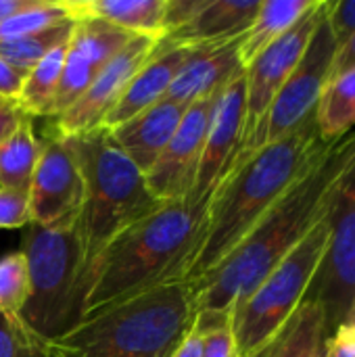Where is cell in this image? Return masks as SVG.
Instances as JSON below:
<instances>
[{
  "instance_id": "6da1fadb",
  "label": "cell",
  "mask_w": 355,
  "mask_h": 357,
  "mask_svg": "<svg viewBox=\"0 0 355 357\" xmlns=\"http://www.w3.org/2000/svg\"><path fill=\"white\" fill-rule=\"evenodd\" d=\"M355 132L333 142L230 255L192 289L197 316L230 314L324 218L333 184L352 161Z\"/></svg>"
},
{
  "instance_id": "7a4b0ae2",
  "label": "cell",
  "mask_w": 355,
  "mask_h": 357,
  "mask_svg": "<svg viewBox=\"0 0 355 357\" xmlns=\"http://www.w3.org/2000/svg\"><path fill=\"white\" fill-rule=\"evenodd\" d=\"M328 146L310 117L289 136L236 159L205 207L182 282L201 284Z\"/></svg>"
},
{
  "instance_id": "3957f363",
  "label": "cell",
  "mask_w": 355,
  "mask_h": 357,
  "mask_svg": "<svg viewBox=\"0 0 355 357\" xmlns=\"http://www.w3.org/2000/svg\"><path fill=\"white\" fill-rule=\"evenodd\" d=\"M201 222L203 215L184 201H172L115 236L82 274L77 322L155 287L182 280Z\"/></svg>"
},
{
  "instance_id": "277c9868",
  "label": "cell",
  "mask_w": 355,
  "mask_h": 357,
  "mask_svg": "<svg viewBox=\"0 0 355 357\" xmlns=\"http://www.w3.org/2000/svg\"><path fill=\"white\" fill-rule=\"evenodd\" d=\"M195 293L174 280L80 320L48 357H172L195 324Z\"/></svg>"
},
{
  "instance_id": "5b68a950",
  "label": "cell",
  "mask_w": 355,
  "mask_h": 357,
  "mask_svg": "<svg viewBox=\"0 0 355 357\" xmlns=\"http://www.w3.org/2000/svg\"><path fill=\"white\" fill-rule=\"evenodd\" d=\"M65 138L84 178L86 192L77 230L88 268L115 236L157 211L163 203L151 192L146 176L126 157L107 128Z\"/></svg>"
},
{
  "instance_id": "8992f818",
  "label": "cell",
  "mask_w": 355,
  "mask_h": 357,
  "mask_svg": "<svg viewBox=\"0 0 355 357\" xmlns=\"http://www.w3.org/2000/svg\"><path fill=\"white\" fill-rule=\"evenodd\" d=\"M29 272L23 324L46 345L77 324L80 282L86 268L77 224L44 228L27 224L19 249Z\"/></svg>"
},
{
  "instance_id": "52a82bcc",
  "label": "cell",
  "mask_w": 355,
  "mask_h": 357,
  "mask_svg": "<svg viewBox=\"0 0 355 357\" xmlns=\"http://www.w3.org/2000/svg\"><path fill=\"white\" fill-rule=\"evenodd\" d=\"M328 247V222L322 218L299 245L230 312L239 357L255 356L305 301L310 284Z\"/></svg>"
},
{
  "instance_id": "ba28073f",
  "label": "cell",
  "mask_w": 355,
  "mask_h": 357,
  "mask_svg": "<svg viewBox=\"0 0 355 357\" xmlns=\"http://www.w3.org/2000/svg\"><path fill=\"white\" fill-rule=\"evenodd\" d=\"M324 218L328 247L305 301L322 310L326 337H331L345 322L355 299V153L328 192Z\"/></svg>"
},
{
  "instance_id": "9c48e42d",
  "label": "cell",
  "mask_w": 355,
  "mask_h": 357,
  "mask_svg": "<svg viewBox=\"0 0 355 357\" xmlns=\"http://www.w3.org/2000/svg\"><path fill=\"white\" fill-rule=\"evenodd\" d=\"M337 50L339 44L328 27L326 13H324L303 59L299 61L291 77L285 82V86L278 90L276 98L272 100L264 119L255 128L253 136L245 142L239 159L289 136L293 130H297L301 123L314 117L320 94L331 77Z\"/></svg>"
},
{
  "instance_id": "30bf717a",
  "label": "cell",
  "mask_w": 355,
  "mask_h": 357,
  "mask_svg": "<svg viewBox=\"0 0 355 357\" xmlns=\"http://www.w3.org/2000/svg\"><path fill=\"white\" fill-rule=\"evenodd\" d=\"M326 0H318L287 33H282L276 42H272L266 50H262L247 67H245V142L253 136L255 128L264 119L278 90L291 77L299 61L303 59L324 13ZM243 151V149H241Z\"/></svg>"
},
{
  "instance_id": "8fae6325",
  "label": "cell",
  "mask_w": 355,
  "mask_h": 357,
  "mask_svg": "<svg viewBox=\"0 0 355 357\" xmlns=\"http://www.w3.org/2000/svg\"><path fill=\"white\" fill-rule=\"evenodd\" d=\"M84 178L69 140L52 134L42 140V155L36 165L27 197L29 224L44 228L75 226L84 205Z\"/></svg>"
},
{
  "instance_id": "7c38bea8",
  "label": "cell",
  "mask_w": 355,
  "mask_h": 357,
  "mask_svg": "<svg viewBox=\"0 0 355 357\" xmlns=\"http://www.w3.org/2000/svg\"><path fill=\"white\" fill-rule=\"evenodd\" d=\"M245 115L247 109H245V69H243L234 79L226 84V88L218 98L205 136L201 161L195 174V182L184 201L199 215L205 213L211 195L228 176V172L234 167L241 155L243 140H245Z\"/></svg>"
},
{
  "instance_id": "4fadbf2b",
  "label": "cell",
  "mask_w": 355,
  "mask_h": 357,
  "mask_svg": "<svg viewBox=\"0 0 355 357\" xmlns=\"http://www.w3.org/2000/svg\"><path fill=\"white\" fill-rule=\"evenodd\" d=\"M159 40L149 36H134L92 79L88 90L56 119V134L80 136L103 128V121L119 102L134 75L149 61Z\"/></svg>"
},
{
  "instance_id": "5bb4252c",
  "label": "cell",
  "mask_w": 355,
  "mask_h": 357,
  "mask_svg": "<svg viewBox=\"0 0 355 357\" xmlns=\"http://www.w3.org/2000/svg\"><path fill=\"white\" fill-rule=\"evenodd\" d=\"M222 90L186 107L169 144L146 174V184L161 203L186 201L201 161L209 121Z\"/></svg>"
},
{
  "instance_id": "9a60e30c",
  "label": "cell",
  "mask_w": 355,
  "mask_h": 357,
  "mask_svg": "<svg viewBox=\"0 0 355 357\" xmlns=\"http://www.w3.org/2000/svg\"><path fill=\"white\" fill-rule=\"evenodd\" d=\"M134 38V33L119 29L103 19L84 17L75 23L67 44L63 75L52 107V117L67 111L92 84L98 71Z\"/></svg>"
},
{
  "instance_id": "2e32d148",
  "label": "cell",
  "mask_w": 355,
  "mask_h": 357,
  "mask_svg": "<svg viewBox=\"0 0 355 357\" xmlns=\"http://www.w3.org/2000/svg\"><path fill=\"white\" fill-rule=\"evenodd\" d=\"M192 50L195 46L169 44L159 40L149 61L140 67V71L134 75L119 102L103 121V128H117L136 117L138 113H142L144 109L153 107L155 102L163 100V96L167 94L169 86L174 84L176 75L180 73Z\"/></svg>"
},
{
  "instance_id": "e0dca14e",
  "label": "cell",
  "mask_w": 355,
  "mask_h": 357,
  "mask_svg": "<svg viewBox=\"0 0 355 357\" xmlns=\"http://www.w3.org/2000/svg\"><path fill=\"white\" fill-rule=\"evenodd\" d=\"M243 36L234 40L197 44L163 98L180 105H190L222 90L243 71L239 56Z\"/></svg>"
},
{
  "instance_id": "ac0fdd59",
  "label": "cell",
  "mask_w": 355,
  "mask_h": 357,
  "mask_svg": "<svg viewBox=\"0 0 355 357\" xmlns=\"http://www.w3.org/2000/svg\"><path fill=\"white\" fill-rule=\"evenodd\" d=\"M186 107L163 98L109 132L126 157L146 176L169 144Z\"/></svg>"
},
{
  "instance_id": "d6986e66",
  "label": "cell",
  "mask_w": 355,
  "mask_h": 357,
  "mask_svg": "<svg viewBox=\"0 0 355 357\" xmlns=\"http://www.w3.org/2000/svg\"><path fill=\"white\" fill-rule=\"evenodd\" d=\"M259 4L262 0H203L195 17L161 42L197 46L241 38L253 23Z\"/></svg>"
},
{
  "instance_id": "ffe728a7",
  "label": "cell",
  "mask_w": 355,
  "mask_h": 357,
  "mask_svg": "<svg viewBox=\"0 0 355 357\" xmlns=\"http://www.w3.org/2000/svg\"><path fill=\"white\" fill-rule=\"evenodd\" d=\"M75 19H103L134 36H165L167 0H69Z\"/></svg>"
},
{
  "instance_id": "44dd1931",
  "label": "cell",
  "mask_w": 355,
  "mask_h": 357,
  "mask_svg": "<svg viewBox=\"0 0 355 357\" xmlns=\"http://www.w3.org/2000/svg\"><path fill=\"white\" fill-rule=\"evenodd\" d=\"M318 0H262L253 23L245 31L239 56L243 69L272 42L287 33Z\"/></svg>"
},
{
  "instance_id": "7402d4cb",
  "label": "cell",
  "mask_w": 355,
  "mask_h": 357,
  "mask_svg": "<svg viewBox=\"0 0 355 357\" xmlns=\"http://www.w3.org/2000/svg\"><path fill=\"white\" fill-rule=\"evenodd\" d=\"M326 341L322 310L303 301L276 337L251 357H320Z\"/></svg>"
},
{
  "instance_id": "603a6c76",
  "label": "cell",
  "mask_w": 355,
  "mask_h": 357,
  "mask_svg": "<svg viewBox=\"0 0 355 357\" xmlns=\"http://www.w3.org/2000/svg\"><path fill=\"white\" fill-rule=\"evenodd\" d=\"M314 117L318 134L326 144L355 132V65L326 82Z\"/></svg>"
},
{
  "instance_id": "cb8c5ba5",
  "label": "cell",
  "mask_w": 355,
  "mask_h": 357,
  "mask_svg": "<svg viewBox=\"0 0 355 357\" xmlns=\"http://www.w3.org/2000/svg\"><path fill=\"white\" fill-rule=\"evenodd\" d=\"M40 155L42 140L33 132V117H29L0 142V186L27 192Z\"/></svg>"
},
{
  "instance_id": "d4e9b609",
  "label": "cell",
  "mask_w": 355,
  "mask_h": 357,
  "mask_svg": "<svg viewBox=\"0 0 355 357\" xmlns=\"http://www.w3.org/2000/svg\"><path fill=\"white\" fill-rule=\"evenodd\" d=\"M67 44L48 52L40 63H36L27 71L17 102L29 117H52V107H54V98H56L61 75H63Z\"/></svg>"
},
{
  "instance_id": "484cf974",
  "label": "cell",
  "mask_w": 355,
  "mask_h": 357,
  "mask_svg": "<svg viewBox=\"0 0 355 357\" xmlns=\"http://www.w3.org/2000/svg\"><path fill=\"white\" fill-rule=\"evenodd\" d=\"M77 21H65L40 33H31L17 40L0 42V56L21 71H29L36 63H40L48 52L69 42Z\"/></svg>"
},
{
  "instance_id": "4316f807",
  "label": "cell",
  "mask_w": 355,
  "mask_h": 357,
  "mask_svg": "<svg viewBox=\"0 0 355 357\" xmlns=\"http://www.w3.org/2000/svg\"><path fill=\"white\" fill-rule=\"evenodd\" d=\"M65 21H77L69 0L54 2V0H31L29 6L13 15L10 19L0 23V42L17 40L31 33H40Z\"/></svg>"
},
{
  "instance_id": "83f0119b",
  "label": "cell",
  "mask_w": 355,
  "mask_h": 357,
  "mask_svg": "<svg viewBox=\"0 0 355 357\" xmlns=\"http://www.w3.org/2000/svg\"><path fill=\"white\" fill-rule=\"evenodd\" d=\"M29 295V272L21 251H13L0 259V314L19 316Z\"/></svg>"
},
{
  "instance_id": "f1b7e54d",
  "label": "cell",
  "mask_w": 355,
  "mask_h": 357,
  "mask_svg": "<svg viewBox=\"0 0 355 357\" xmlns=\"http://www.w3.org/2000/svg\"><path fill=\"white\" fill-rule=\"evenodd\" d=\"M195 331L201 341V357H239L230 314L195 316Z\"/></svg>"
},
{
  "instance_id": "f546056e",
  "label": "cell",
  "mask_w": 355,
  "mask_h": 357,
  "mask_svg": "<svg viewBox=\"0 0 355 357\" xmlns=\"http://www.w3.org/2000/svg\"><path fill=\"white\" fill-rule=\"evenodd\" d=\"M0 357H48V345L19 316L0 314Z\"/></svg>"
},
{
  "instance_id": "4dcf8cb0",
  "label": "cell",
  "mask_w": 355,
  "mask_h": 357,
  "mask_svg": "<svg viewBox=\"0 0 355 357\" xmlns=\"http://www.w3.org/2000/svg\"><path fill=\"white\" fill-rule=\"evenodd\" d=\"M29 222L27 192L0 186V228H25Z\"/></svg>"
},
{
  "instance_id": "1f68e13d",
  "label": "cell",
  "mask_w": 355,
  "mask_h": 357,
  "mask_svg": "<svg viewBox=\"0 0 355 357\" xmlns=\"http://www.w3.org/2000/svg\"><path fill=\"white\" fill-rule=\"evenodd\" d=\"M326 21H328V27H331L337 44L339 46L345 44L349 38L355 36V0L328 2Z\"/></svg>"
},
{
  "instance_id": "d6a6232c",
  "label": "cell",
  "mask_w": 355,
  "mask_h": 357,
  "mask_svg": "<svg viewBox=\"0 0 355 357\" xmlns=\"http://www.w3.org/2000/svg\"><path fill=\"white\" fill-rule=\"evenodd\" d=\"M324 357H355V326L341 324L324 341Z\"/></svg>"
},
{
  "instance_id": "836d02e7",
  "label": "cell",
  "mask_w": 355,
  "mask_h": 357,
  "mask_svg": "<svg viewBox=\"0 0 355 357\" xmlns=\"http://www.w3.org/2000/svg\"><path fill=\"white\" fill-rule=\"evenodd\" d=\"M27 71H21L0 56V96L8 100H19Z\"/></svg>"
},
{
  "instance_id": "e575fe53",
  "label": "cell",
  "mask_w": 355,
  "mask_h": 357,
  "mask_svg": "<svg viewBox=\"0 0 355 357\" xmlns=\"http://www.w3.org/2000/svg\"><path fill=\"white\" fill-rule=\"evenodd\" d=\"M25 119H29V115L19 107L17 100H8L0 96V142L8 138Z\"/></svg>"
},
{
  "instance_id": "d590c367",
  "label": "cell",
  "mask_w": 355,
  "mask_h": 357,
  "mask_svg": "<svg viewBox=\"0 0 355 357\" xmlns=\"http://www.w3.org/2000/svg\"><path fill=\"white\" fill-rule=\"evenodd\" d=\"M354 65H355V36L354 38H349L345 44H341V46H339L337 56H335V63H333V69H331V77H335V75L343 73L345 69H349V67H354ZM331 77H328V79H331Z\"/></svg>"
},
{
  "instance_id": "8d00e7d4",
  "label": "cell",
  "mask_w": 355,
  "mask_h": 357,
  "mask_svg": "<svg viewBox=\"0 0 355 357\" xmlns=\"http://www.w3.org/2000/svg\"><path fill=\"white\" fill-rule=\"evenodd\" d=\"M172 357H201V341H199V333L195 331V324Z\"/></svg>"
},
{
  "instance_id": "74e56055",
  "label": "cell",
  "mask_w": 355,
  "mask_h": 357,
  "mask_svg": "<svg viewBox=\"0 0 355 357\" xmlns=\"http://www.w3.org/2000/svg\"><path fill=\"white\" fill-rule=\"evenodd\" d=\"M29 4H31V0H0V23L10 19L13 15H17L19 10H23Z\"/></svg>"
},
{
  "instance_id": "f35d334b",
  "label": "cell",
  "mask_w": 355,
  "mask_h": 357,
  "mask_svg": "<svg viewBox=\"0 0 355 357\" xmlns=\"http://www.w3.org/2000/svg\"><path fill=\"white\" fill-rule=\"evenodd\" d=\"M343 324H354L355 326V299L354 303H352V310H349V314H347V318H345V322Z\"/></svg>"
},
{
  "instance_id": "ab89813d",
  "label": "cell",
  "mask_w": 355,
  "mask_h": 357,
  "mask_svg": "<svg viewBox=\"0 0 355 357\" xmlns=\"http://www.w3.org/2000/svg\"><path fill=\"white\" fill-rule=\"evenodd\" d=\"M320 357H324V349H322V356H320Z\"/></svg>"
}]
</instances>
